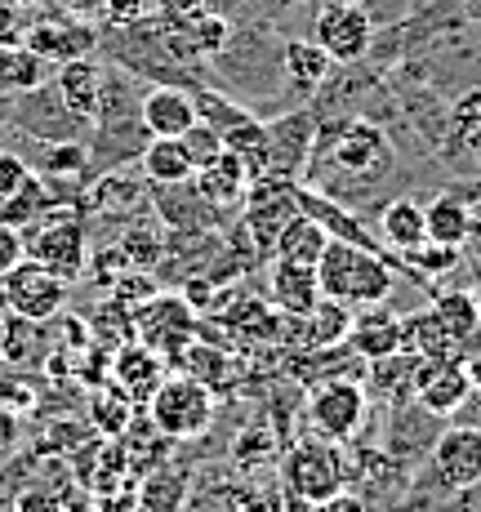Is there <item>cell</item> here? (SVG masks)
Listing matches in <instances>:
<instances>
[{
	"label": "cell",
	"instance_id": "cell-1",
	"mask_svg": "<svg viewBox=\"0 0 481 512\" xmlns=\"http://www.w3.org/2000/svg\"><path fill=\"white\" fill-rule=\"evenodd\" d=\"M303 174H308L303 183L308 192L357 210V201L379 196V187L397 174V147L366 116H339L330 125L317 121V139H312Z\"/></svg>",
	"mask_w": 481,
	"mask_h": 512
},
{
	"label": "cell",
	"instance_id": "cell-2",
	"mask_svg": "<svg viewBox=\"0 0 481 512\" xmlns=\"http://www.w3.org/2000/svg\"><path fill=\"white\" fill-rule=\"evenodd\" d=\"M317 285H321V299H335L343 308L357 312V308L388 303V294L397 290V277H392V263L379 250L348 245L330 236L317 259Z\"/></svg>",
	"mask_w": 481,
	"mask_h": 512
},
{
	"label": "cell",
	"instance_id": "cell-3",
	"mask_svg": "<svg viewBox=\"0 0 481 512\" xmlns=\"http://www.w3.org/2000/svg\"><path fill=\"white\" fill-rule=\"evenodd\" d=\"M143 406L161 437L192 441V437H201V432H210L219 401H214L210 383H201L196 374H165Z\"/></svg>",
	"mask_w": 481,
	"mask_h": 512
},
{
	"label": "cell",
	"instance_id": "cell-4",
	"mask_svg": "<svg viewBox=\"0 0 481 512\" xmlns=\"http://www.w3.org/2000/svg\"><path fill=\"white\" fill-rule=\"evenodd\" d=\"M281 477H286V495H299V499H308V504H321V499L348 490V459H343L339 441L299 437L286 450Z\"/></svg>",
	"mask_w": 481,
	"mask_h": 512
},
{
	"label": "cell",
	"instance_id": "cell-5",
	"mask_svg": "<svg viewBox=\"0 0 481 512\" xmlns=\"http://www.w3.org/2000/svg\"><path fill=\"white\" fill-rule=\"evenodd\" d=\"M370 419V392L366 383L348 379V374H330L312 388L308 397V423L317 437L326 441H352Z\"/></svg>",
	"mask_w": 481,
	"mask_h": 512
},
{
	"label": "cell",
	"instance_id": "cell-6",
	"mask_svg": "<svg viewBox=\"0 0 481 512\" xmlns=\"http://www.w3.org/2000/svg\"><path fill=\"white\" fill-rule=\"evenodd\" d=\"M23 236H27V259L41 263V268L54 272V277H63L67 285L81 277L85 263H90V236H85L81 219L58 214V205L41 223H32Z\"/></svg>",
	"mask_w": 481,
	"mask_h": 512
},
{
	"label": "cell",
	"instance_id": "cell-7",
	"mask_svg": "<svg viewBox=\"0 0 481 512\" xmlns=\"http://www.w3.org/2000/svg\"><path fill=\"white\" fill-rule=\"evenodd\" d=\"M290 219H299V183L277 179V174L250 179V192L241 201V228L254 241V250L272 254V245H277V236L286 232Z\"/></svg>",
	"mask_w": 481,
	"mask_h": 512
},
{
	"label": "cell",
	"instance_id": "cell-8",
	"mask_svg": "<svg viewBox=\"0 0 481 512\" xmlns=\"http://www.w3.org/2000/svg\"><path fill=\"white\" fill-rule=\"evenodd\" d=\"M312 41L326 49V58L335 67H357L375 49V18L357 0H330L312 23Z\"/></svg>",
	"mask_w": 481,
	"mask_h": 512
},
{
	"label": "cell",
	"instance_id": "cell-9",
	"mask_svg": "<svg viewBox=\"0 0 481 512\" xmlns=\"http://www.w3.org/2000/svg\"><path fill=\"white\" fill-rule=\"evenodd\" d=\"M134 330H139L143 348H152L156 357H174V352L192 348L196 308L188 294H152L134 312Z\"/></svg>",
	"mask_w": 481,
	"mask_h": 512
},
{
	"label": "cell",
	"instance_id": "cell-10",
	"mask_svg": "<svg viewBox=\"0 0 481 512\" xmlns=\"http://www.w3.org/2000/svg\"><path fill=\"white\" fill-rule=\"evenodd\" d=\"M0 294H5V308L14 312L18 321H49L63 312L67 281L45 272L41 263L23 259L18 268H9L5 277H0Z\"/></svg>",
	"mask_w": 481,
	"mask_h": 512
},
{
	"label": "cell",
	"instance_id": "cell-11",
	"mask_svg": "<svg viewBox=\"0 0 481 512\" xmlns=\"http://www.w3.org/2000/svg\"><path fill=\"white\" fill-rule=\"evenodd\" d=\"M433 477L441 490L481 486V428L455 423L433 441Z\"/></svg>",
	"mask_w": 481,
	"mask_h": 512
},
{
	"label": "cell",
	"instance_id": "cell-12",
	"mask_svg": "<svg viewBox=\"0 0 481 512\" xmlns=\"http://www.w3.org/2000/svg\"><path fill=\"white\" fill-rule=\"evenodd\" d=\"M312 139H317V112H308V107L268 121V147H272L268 174L299 183L303 165H308V152H312Z\"/></svg>",
	"mask_w": 481,
	"mask_h": 512
},
{
	"label": "cell",
	"instance_id": "cell-13",
	"mask_svg": "<svg viewBox=\"0 0 481 512\" xmlns=\"http://www.w3.org/2000/svg\"><path fill=\"white\" fill-rule=\"evenodd\" d=\"M410 397L419 401V410H424V415H437V419L459 415V406L473 397L468 374H464V361H419Z\"/></svg>",
	"mask_w": 481,
	"mask_h": 512
},
{
	"label": "cell",
	"instance_id": "cell-14",
	"mask_svg": "<svg viewBox=\"0 0 481 512\" xmlns=\"http://www.w3.org/2000/svg\"><path fill=\"white\" fill-rule=\"evenodd\" d=\"M343 343H348L352 357H361V361H384L392 352H406V326H401L397 312L375 303V308L352 312V326H348V339Z\"/></svg>",
	"mask_w": 481,
	"mask_h": 512
},
{
	"label": "cell",
	"instance_id": "cell-15",
	"mask_svg": "<svg viewBox=\"0 0 481 512\" xmlns=\"http://www.w3.org/2000/svg\"><path fill=\"white\" fill-rule=\"evenodd\" d=\"M54 90H58V103H63L76 121H98V107H103V94H107V76L90 54H81V58H67L54 72Z\"/></svg>",
	"mask_w": 481,
	"mask_h": 512
},
{
	"label": "cell",
	"instance_id": "cell-16",
	"mask_svg": "<svg viewBox=\"0 0 481 512\" xmlns=\"http://www.w3.org/2000/svg\"><path fill=\"white\" fill-rule=\"evenodd\" d=\"M139 125L147 130V139H183L196 125V107H192V90L179 85H152L139 98Z\"/></svg>",
	"mask_w": 481,
	"mask_h": 512
},
{
	"label": "cell",
	"instance_id": "cell-17",
	"mask_svg": "<svg viewBox=\"0 0 481 512\" xmlns=\"http://www.w3.org/2000/svg\"><path fill=\"white\" fill-rule=\"evenodd\" d=\"M192 187L196 196H201L210 210H241L245 192H250V170L237 161L232 152H219L210 165H201V170L192 174Z\"/></svg>",
	"mask_w": 481,
	"mask_h": 512
},
{
	"label": "cell",
	"instance_id": "cell-18",
	"mask_svg": "<svg viewBox=\"0 0 481 512\" xmlns=\"http://www.w3.org/2000/svg\"><path fill=\"white\" fill-rule=\"evenodd\" d=\"M272 303L281 308V317L299 321L308 317L312 308L321 303V285H317V268L308 263H290V259H272Z\"/></svg>",
	"mask_w": 481,
	"mask_h": 512
},
{
	"label": "cell",
	"instance_id": "cell-19",
	"mask_svg": "<svg viewBox=\"0 0 481 512\" xmlns=\"http://www.w3.org/2000/svg\"><path fill=\"white\" fill-rule=\"evenodd\" d=\"M139 170H143V183L152 187H183L192 183L196 161L188 156L183 139H147L139 152Z\"/></svg>",
	"mask_w": 481,
	"mask_h": 512
},
{
	"label": "cell",
	"instance_id": "cell-20",
	"mask_svg": "<svg viewBox=\"0 0 481 512\" xmlns=\"http://www.w3.org/2000/svg\"><path fill=\"white\" fill-rule=\"evenodd\" d=\"M379 236L392 254H410L415 245H424V201L415 196H388L384 210H379Z\"/></svg>",
	"mask_w": 481,
	"mask_h": 512
},
{
	"label": "cell",
	"instance_id": "cell-21",
	"mask_svg": "<svg viewBox=\"0 0 481 512\" xmlns=\"http://www.w3.org/2000/svg\"><path fill=\"white\" fill-rule=\"evenodd\" d=\"M281 67H286L290 85L299 94H321L330 85V76L339 72L317 41H286L281 45Z\"/></svg>",
	"mask_w": 481,
	"mask_h": 512
},
{
	"label": "cell",
	"instance_id": "cell-22",
	"mask_svg": "<svg viewBox=\"0 0 481 512\" xmlns=\"http://www.w3.org/2000/svg\"><path fill=\"white\" fill-rule=\"evenodd\" d=\"M424 236L433 245H450V250H464V241L473 236V210L459 201L455 192H441L424 205Z\"/></svg>",
	"mask_w": 481,
	"mask_h": 512
},
{
	"label": "cell",
	"instance_id": "cell-23",
	"mask_svg": "<svg viewBox=\"0 0 481 512\" xmlns=\"http://www.w3.org/2000/svg\"><path fill=\"white\" fill-rule=\"evenodd\" d=\"M161 379H165V374H161V357H156L152 348L130 343V348L116 352V383H112V388H121L125 401H147Z\"/></svg>",
	"mask_w": 481,
	"mask_h": 512
},
{
	"label": "cell",
	"instance_id": "cell-24",
	"mask_svg": "<svg viewBox=\"0 0 481 512\" xmlns=\"http://www.w3.org/2000/svg\"><path fill=\"white\" fill-rule=\"evenodd\" d=\"M49 210H54V192H49V183L36 170L27 174L9 196H0V223H9V228H18V232H27L32 223H41Z\"/></svg>",
	"mask_w": 481,
	"mask_h": 512
},
{
	"label": "cell",
	"instance_id": "cell-25",
	"mask_svg": "<svg viewBox=\"0 0 481 512\" xmlns=\"http://www.w3.org/2000/svg\"><path fill=\"white\" fill-rule=\"evenodd\" d=\"M433 317H437V326L450 334V339L459 343V348H473V339H477V330H481V303H477V294H468V290H446V294H437L433 303Z\"/></svg>",
	"mask_w": 481,
	"mask_h": 512
},
{
	"label": "cell",
	"instance_id": "cell-26",
	"mask_svg": "<svg viewBox=\"0 0 481 512\" xmlns=\"http://www.w3.org/2000/svg\"><path fill=\"white\" fill-rule=\"evenodd\" d=\"M49 76H54V72H49V58H41L36 49H27V45L0 49V94L45 90Z\"/></svg>",
	"mask_w": 481,
	"mask_h": 512
},
{
	"label": "cell",
	"instance_id": "cell-27",
	"mask_svg": "<svg viewBox=\"0 0 481 512\" xmlns=\"http://www.w3.org/2000/svg\"><path fill=\"white\" fill-rule=\"evenodd\" d=\"M326 228H321L317 219H308V214L299 210V219L286 223V232L277 236V245H272L268 259H290V263H308V268H317L321 250H326Z\"/></svg>",
	"mask_w": 481,
	"mask_h": 512
},
{
	"label": "cell",
	"instance_id": "cell-28",
	"mask_svg": "<svg viewBox=\"0 0 481 512\" xmlns=\"http://www.w3.org/2000/svg\"><path fill=\"white\" fill-rule=\"evenodd\" d=\"M348 326H352V308H343L335 299H321L308 317H299V330H303V343L308 348H343L348 339Z\"/></svg>",
	"mask_w": 481,
	"mask_h": 512
},
{
	"label": "cell",
	"instance_id": "cell-29",
	"mask_svg": "<svg viewBox=\"0 0 481 512\" xmlns=\"http://www.w3.org/2000/svg\"><path fill=\"white\" fill-rule=\"evenodd\" d=\"M223 152H232L237 161L250 170V179H263L272 165V147H268V125H259L250 116V121L232 125L228 134H223Z\"/></svg>",
	"mask_w": 481,
	"mask_h": 512
},
{
	"label": "cell",
	"instance_id": "cell-30",
	"mask_svg": "<svg viewBox=\"0 0 481 512\" xmlns=\"http://www.w3.org/2000/svg\"><path fill=\"white\" fill-rule=\"evenodd\" d=\"M94 41H98V36L90 32V27L81 32V27L72 23V32H58L54 23H41V27L32 32V41H27V49H36V54L49 58V63H67V58L90 54Z\"/></svg>",
	"mask_w": 481,
	"mask_h": 512
},
{
	"label": "cell",
	"instance_id": "cell-31",
	"mask_svg": "<svg viewBox=\"0 0 481 512\" xmlns=\"http://www.w3.org/2000/svg\"><path fill=\"white\" fill-rule=\"evenodd\" d=\"M366 366H370V383H375V392H384L392 406H397L401 397H410V388H415V366H419L415 352H392V357L366 361Z\"/></svg>",
	"mask_w": 481,
	"mask_h": 512
},
{
	"label": "cell",
	"instance_id": "cell-32",
	"mask_svg": "<svg viewBox=\"0 0 481 512\" xmlns=\"http://www.w3.org/2000/svg\"><path fill=\"white\" fill-rule=\"evenodd\" d=\"M450 147L481 156V90H468L450 103Z\"/></svg>",
	"mask_w": 481,
	"mask_h": 512
},
{
	"label": "cell",
	"instance_id": "cell-33",
	"mask_svg": "<svg viewBox=\"0 0 481 512\" xmlns=\"http://www.w3.org/2000/svg\"><path fill=\"white\" fill-rule=\"evenodd\" d=\"M94 205L103 214H130L134 205H143V183L139 179H130V174H103V179L94 183Z\"/></svg>",
	"mask_w": 481,
	"mask_h": 512
},
{
	"label": "cell",
	"instance_id": "cell-34",
	"mask_svg": "<svg viewBox=\"0 0 481 512\" xmlns=\"http://www.w3.org/2000/svg\"><path fill=\"white\" fill-rule=\"evenodd\" d=\"M192 107H196V121H205L219 134H228L232 125H241V121H250V107L228 103V98L214 94V90H192Z\"/></svg>",
	"mask_w": 481,
	"mask_h": 512
},
{
	"label": "cell",
	"instance_id": "cell-35",
	"mask_svg": "<svg viewBox=\"0 0 481 512\" xmlns=\"http://www.w3.org/2000/svg\"><path fill=\"white\" fill-rule=\"evenodd\" d=\"M401 263H406L410 272H419V277H437V272H450L459 263V250H450V245H415L410 254H401Z\"/></svg>",
	"mask_w": 481,
	"mask_h": 512
},
{
	"label": "cell",
	"instance_id": "cell-36",
	"mask_svg": "<svg viewBox=\"0 0 481 512\" xmlns=\"http://www.w3.org/2000/svg\"><path fill=\"white\" fill-rule=\"evenodd\" d=\"M183 147H188V156L196 161V170H201V165H210L214 156L223 152V134H219V130H210L205 121H196L192 130L183 134Z\"/></svg>",
	"mask_w": 481,
	"mask_h": 512
},
{
	"label": "cell",
	"instance_id": "cell-37",
	"mask_svg": "<svg viewBox=\"0 0 481 512\" xmlns=\"http://www.w3.org/2000/svg\"><path fill=\"white\" fill-rule=\"evenodd\" d=\"M90 165V156L81 152V143H63V147H49L45 152V174H76Z\"/></svg>",
	"mask_w": 481,
	"mask_h": 512
},
{
	"label": "cell",
	"instance_id": "cell-38",
	"mask_svg": "<svg viewBox=\"0 0 481 512\" xmlns=\"http://www.w3.org/2000/svg\"><path fill=\"white\" fill-rule=\"evenodd\" d=\"M23 259H27V236L18 228H9V223H0V277L9 268H18Z\"/></svg>",
	"mask_w": 481,
	"mask_h": 512
},
{
	"label": "cell",
	"instance_id": "cell-39",
	"mask_svg": "<svg viewBox=\"0 0 481 512\" xmlns=\"http://www.w3.org/2000/svg\"><path fill=\"white\" fill-rule=\"evenodd\" d=\"M27 174H32V165H27L18 152H9V147H0V196H9V192H14V187L27 179Z\"/></svg>",
	"mask_w": 481,
	"mask_h": 512
},
{
	"label": "cell",
	"instance_id": "cell-40",
	"mask_svg": "<svg viewBox=\"0 0 481 512\" xmlns=\"http://www.w3.org/2000/svg\"><path fill=\"white\" fill-rule=\"evenodd\" d=\"M317 512H366V499H361V495H352V490H339V495L321 499Z\"/></svg>",
	"mask_w": 481,
	"mask_h": 512
},
{
	"label": "cell",
	"instance_id": "cell-41",
	"mask_svg": "<svg viewBox=\"0 0 481 512\" xmlns=\"http://www.w3.org/2000/svg\"><path fill=\"white\" fill-rule=\"evenodd\" d=\"M103 5L112 23H139L143 18V0H103Z\"/></svg>",
	"mask_w": 481,
	"mask_h": 512
},
{
	"label": "cell",
	"instance_id": "cell-42",
	"mask_svg": "<svg viewBox=\"0 0 481 512\" xmlns=\"http://www.w3.org/2000/svg\"><path fill=\"white\" fill-rule=\"evenodd\" d=\"M464 374H468V388H473L477 397H481V343L464 352Z\"/></svg>",
	"mask_w": 481,
	"mask_h": 512
},
{
	"label": "cell",
	"instance_id": "cell-43",
	"mask_svg": "<svg viewBox=\"0 0 481 512\" xmlns=\"http://www.w3.org/2000/svg\"><path fill=\"white\" fill-rule=\"evenodd\" d=\"M277 512H317V504H308V499H299V495H286Z\"/></svg>",
	"mask_w": 481,
	"mask_h": 512
}]
</instances>
